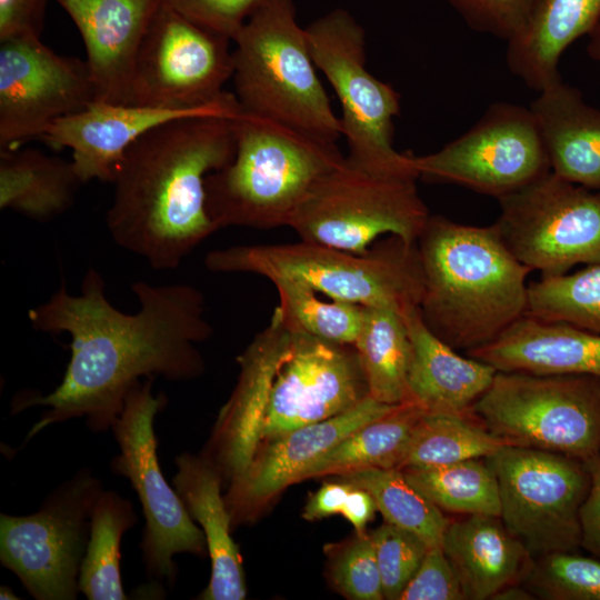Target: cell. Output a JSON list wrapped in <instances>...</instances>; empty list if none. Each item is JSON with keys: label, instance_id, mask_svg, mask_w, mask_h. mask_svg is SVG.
I'll return each mask as SVG.
<instances>
[{"label": "cell", "instance_id": "13", "mask_svg": "<svg viewBox=\"0 0 600 600\" xmlns=\"http://www.w3.org/2000/svg\"><path fill=\"white\" fill-rule=\"evenodd\" d=\"M499 200L493 223L518 261L542 277L600 264V193L552 171Z\"/></svg>", "mask_w": 600, "mask_h": 600}, {"label": "cell", "instance_id": "39", "mask_svg": "<svg viewBox=\"0 0 600 600\" xmlns=\"http://www.w3.org/2000/svg\"><path fill=\"white\" fill-rule=\"evenodd\" d=\"M331 576L336 588L354 600H381V574L370 534H358L337 557Z\"/></svg>", "mask_w": 600, "mask_h": 600}, {"label": "cell", "instance_id": "16", "mask_svg": "<svg viewBox=\"0 0 600 600\" xmlns=\"http://www.w3.org/2000/svg\"><path fill=\"white\" fill-rule=\"evenodd\" d=\"M96 101L86 60L56 53L33 33L0 40V149L40 139Z\"/></svg>", "mask_w": 600, "mask_h": 600}, {"label": "cell", "instance_id": "38", "mask_svg": "<svg viewBox=\"0 0 600 600\" xmlns=\"http://www.w3.org/2000/svg\"><path fill=\"white\" fill-rule=\"evenodd\" d=\"M370 536L381 574L383 598L399 600L430 547L417 534L388 522Z\"/></svg>", "mask_w": 600, "mask_h": 600}, {"label": "cell", "instance_id": "18", "mask_svg": "<svg viewBox=\"0 0 600 600\" xmlns=\"http://www.w3.org/2000/svg\"><path fill=\"white\" fill-rule=\"evenodd\" d=\"M241 107L229 93L221 102L196 110L94 102L86 110L56 121L40 138L56 149L69 148L82 183L112 182L126 150L141 136L168 121L202 114L237 117Z\"/></svg>", "mask_w": 600, "mask_h": 600}, {"label": "cell", "instance_id": "11", "mask_svg": "<svg viewBox=\"0 0 600 600\" xmlns=\"http://www.w3.org/2000/svg\"><path fill=\"white\" fill-rule=\"evenodd\" d=\"M103 491L90 469L62 482L27 516L0 514V562L37 600H76L90 537L91 516Z\"/></svg>", "mask_w": 600, "mask_h": 600}, {"label": "cell", "instance_id": "12", "mask_svg": "<svg viewBox=\"0 0 600 600\" xmlns=\"http://www.w3.org/2000/svg\"><path fill=\"white\" fill-rule=\"evenodd\" d=\"M500 494V518L533 556L581 548L580 510L591 476L586 461L507 446L486 458Z\"/></svg>", "mask_w": 600, "mask_h": 600}, {"label": "cell", "instance_id": "42", "mask_svg": "<svg viewBox=\"0 0 600 600\" xmlns=\"http://www.w3.org/2000/svg\"><path fill=\"white\" fill-rule=\"evenodd\" d=\"M399 600H466L457 573L441 546L428 549Z\"/></svg>", "mask_w": 600, "mask_h": 600}, {"label": "cell", "instance_id": "1", "mask_svg": "<svg viewBox=\"0 0 600 600\" xmlns=\"http://www.w3.org/2000/svg\"><path fill=\"white\" fill-rule=\"evenodd\" d=\"M104 287L101 274L90 268L80 294H70L61 283L48 301L29 310L33 329L70 334L71 357L52 392L19 393L13 399L11 413L36 406L49 408L24 443L44 428L74 418H86L92 431L104 432L141 378L186 381L202 373L197 344L210 338L212 328L200 290L187 283L136 281L131 289L140 308L124 313L109 302Z\"/></svg>", "mask_w": 600, "mask_h": 600}, {"label": "cell", "instance_id": "29", "mask_svg": "<svg viewBox=\"0 0 600 600\" xmlns=\"http://www.w3.org/2000/svg\"><path fill=\"white\" fill-rule=\"evenodd\" d=\"M426 412L412 400L397 404L346 437L309 467L299 481L364 468L399 469L414 428Z\"/></svg>", "mask_w": 600, "mask_h": 600}, {"label": "cell", "instance_id": "2", "mask_svg": "<svg viewBox=\"0 0 600 600\" xmlns=\"http://www.w3.org/2000/svg\"><path fill=\"white\" fill-rule=\"evenodd\" d=\"M234 118H178L151 129L126 150L114 170L106 216L119 247L152 269L172 270L218 230L207 211L204 183L233 159Z\"/></svg>", "mask_w": 600, "mask_h": 600}, {"label": "cell", "instance_id": "37", "mask_svg": "<svg viewBox=\"0 0 600 600\" xmlns=\"http://www.w3.org/2000/svg\"><path fill=\"white\" fill-rule=\"evenodd\" d=\"M522 583L536 599L600 600V560L577 551L537 556Z\"/></svg>", "mask_w": 600, "mask_h": 600}, {"label": "cell", "instance_id": "28", "mask_svg": "<svg viewBox=\"0 0 600 600\" xmlns=\"http://www.w3.org/2000/svg\"><path fill=\"white\" fill-rule=\"evenodd\" d=\"M82 184L72 161L36 149H0V208L37 221L66 212Z\"/></svg>", "mask_w": 600, "mask_h": 600}, {"label": "cell", "instance_id": "30", "mask_svg": "<svg viewBox=\"0 0 600 600\" xmlns=\"http://www.w3.org/2000/svg\"><path fill=\"white\" fill-rule=\"evenodd\" d=\"M353 347L371 398L386 404L408 400L412 346L401 313L388 308L363 307Z\"/></svg>", "mask_w": 600, "mask_h": 600}, {"label": "cell", "instance_id": "40", "mask_svg": "<svg viewBox=\"0 0 600 600\" xmlns=\"http://www.w3.org/2000/svg\"><path fill=\"white\" fill-rule=\"evenodd\" d=\"M467 22L507 42L527 23L540 0H449Z\"/></svg>", "mask_w": 600, "mask_h": 600}, {"label": "cell", "instance_id": "6", "mask_svg": "<svg viewBox=\"0 0 600 600\" xmlns=\"http://www.w3.org/2000/svg\"><path fill=\"white\" fill-rule=\"evenodd\" d=\"M232 41L234 96L242 110L337 142L340 121L317 74L293 0H261Z\"/></svg>", "mask_w": 600, "mask_h": 600}, {"label": "cell", "instance_id": "34", "mask_svg": "<svg viewBox=\"0 0 600 600\" xmlns=\"http://www.w3.org/2000/svg\"><path fill=\"white\" fill-rule=\"evenodd\" d=\"M338 478L369 491L386 522L417 534L430 548L441 546L450 520L407 481L400 469L364 468Z\"/></svg>", "mask_w": 600, "mask_h": 600}, {"label": "cell", "instance_id": "26", "mask_svg": "<svg viewBox=\"0 0 600 600\" xmlns=\"http://www.w3.org/2000/svg\"><path fill=\"white\" fill-rule=\"evenodd\" d=\"M529 109L541 131L551 171L600 191V109L562 80L539 91Z\"/></svg>", "mask_w": 600, "mask_h": 600}, {"label": "cell", "instance_id": "48", "mask_svg": "<svg viewBox=\"0 0 600 600\" xmlns=\"http://www.w3.org/2000/svg\"><path fill=\"white\" fill-rule=\"evenodd\" d=\"M587 52L591 59L600 61V22L590 33Z\"/></svg>", "mask_w": 600, "mask_h": 600}, {"label": "cell", "instance_id": "50", "mask_svg": "<svg viewBox=\"0 0 600 600\" xmlns=\"http://www.w3.org/2000/svg\"><path fill=\"white\" fill-rule=\"evenodd\" d=\"M599 193H600V191H599Z\"/></svg>", "mask_w": 600, "mask_h": 600}, {"label": "cell", "instance_id": "20", "mask_svg": "<svg viewBox=\"0 0 600 600\" xmlns=\"http://www.w3.org/2000/svg\"><path fill=\"white\" fill-rule=\"evenodd\" d=\"M290 341L291 331L273 311L269 324L238 358V382L218 417L216 453L208 459L221 477H240L259 450L270 390Z\"/></svg>", "mask_w": 600, "mask_h": 600}, {"label": "cell", "instance_id": "46", "mask_svg": "<svg viewBox=\"0 0 600 600\" xmlns=\"http://www.w3.org/2000/svg\"><path fill=\"white\" fill-rule=\"evenodd\" d=\"M377 510V503L370 492L352 484L340 514L353 526L358 534H362Z\"/></svg>", "mask_w": 600, "mask_h": 600}, {"label": "cell", "instance_id": "22", "mask_svg": "<svg viewBox=\"0 0 600 600\" xmlns=\"http://www.w3.org/2000/svg\"><path fill=\"white\" fill-rule=\"evenodd\" d=\"M466 354L497 371L600 378V334L528 314L492 342Z\"/></svg>", "mask_w": 600, "mask_h": 600}, {"label": "cell", "instance_id": "4", "mask_svg": "<svg viewBox=\"0 0 600 600\" xmlns=\"http://www.w3.org/2000/svg\"><path fill=\"white\" fill-rule=\"evenodd\" d=\"M236 152L206 178L207 211L217 229L288 227L313 186L344 160L336 142L319 140L241 108Z\"/></svg>", "mask_w": 600, "mask_h": 600}, {"label": "cell", "instance_id": "23", "mask_svg": "<svg viewBox=\"0 0 600 600\" xmlns=\"http://www.w3.org/2000/svg\"><path fill=\"white\" fill-rule=\"evenodd\" d=\"M402 316L412 346L408 400L419 403L427 412L470 413L497 370L483 361L459 354L438 338L424 323L420 307Z\"/></svg>", "mask_w": 600, "mask_h": 600}, {"label": "cell", "instance_id": "36", "mask_svg": "<svg viewBox=\"0 0 600 600\" xmlns=\"http://www.w3.org/2000/svg\"><path fill=\"white\" fill-rule=\"evenodd\" d=\"M278 293L274 312L290 330L339 343L353 344L363 307L339 300H323L311 287L293 280L272 282Z\"/></svg>", "mask_w": 600, "mask_h": 600}, {"label": "cell", "instance_id": "33", "mask_svg": "<svg viewBox=\"0 0 600 600\" xmlns=\"http://www.w3.org/2000/svg\"><path fill=\"white\" fill-rule=\"evenodd\" d=\"M507 446L513 444L487 430L472 411L426 412L414 428L399 469L487 458Z\"/></svg>", "mask_w": 600, "mask_h": 600}, {"label": "cell", "instance_id": "44", "mask_svg": "<svg viewBox=\"0 0 600 600\" xmlns=\"http://www.w3.org/2000/svg\"><path fill=\"white\" fill-rule=\"evenodd\" d=\"M586 462L591 484L580 510L581 548L600 559V453Z\"/></svg>", "mask_w": 600, "mask_h": 600}, {"label": "cell", "instance_id": "49", "mask_svg": "<svg viewBox=\"0 0 600 600\" xmlns=\"http://www.w3.org/2000/svg\"><path fill=\"white\" fill-rule=\"evenodd\" d=\"M0 599L7 600V599H19L13 590L8 586H1L0 588Z\"/></svg>", "mask_w": 600, "mask_h": 600}, {"label": "cell", "instance_id": "14", "mask_svg": "<svg viewBox=\"0 0 600 600\" xmlns=\"http://www.w3.org/2000/svg\"><path fill=\"white\" fill-rule=\"evenodd\" d=\"M418 178L452 183L500 199L551 171L529 108L492 103L467 132L440 150L412 156Z\"/></svg>", "mask_w": 600, "mask_h": 600}, {"label": "cell", "instance_id": "41", "mask_svg": "<svg viewBox=\"0 0 600 600\" xmlns=\"http://www.w3.org/2000/svg\"><path fill=\"white\" fill-rule=\"evenodd\" d=\"M191 22L231 41L261 0H162Z\"/></svg>", "mask_w": 600, "mask_h": 600}, {"label": "cell", "instance_id": "35", "mask_svg": "<svg viewBox=\"0 0 600 600\" xmlns=\"http://www.w3.org/2000/svg\"><path fill=\"white\" fill-rule=\"evenodd\" d=\"M526 314L600 334V264L529 284Z\"/></svg>", "mask_w": 600, "mask_h": 600}, {"label": "cell", "instance_id": "7", "mask_svg": "<svg viewBox=\"0 0 600 600\" xmlns=\"http://www.w3.org/2000/svg\"><path fill=\"white\" fill-rule=\"evenodd\" d=\"M414 173L372 170L344 160L327 172L293 213L301 240L356 253L382 237L417 242L429 217Z\"/></svg>", "mask_w": 600, "mask_h": 600}, {"label": "cell", "instance_id": "47", "mask_svg": "<svg viewBox=\"0 0 600 600\" xmlns=\"http://www.w3.org/2000/svg\"><path fill=\"white\" fill-rule=\"evenodd\" d=\"M531 591L522 583H512L499 590L491 600H532Z\"/></svg>", "mask_w": 600, "mask_h": 600}, {"label": "cell", "instance_id": "25", "mask_svg": "<svg viewBox=\"0 0 600 600\" xmlns=\"http://www.w3.org/2000/svg\"><path fill=\"white\" fill-rule=\"evenodd\" d=\"M176 466L172 484L189 516L200 523L211 560L210 581L198 599H244L242 559L230 536L231 516L221 496V474L202 454L181 453Z\"/></svg>", "mask_w": 600, "mask_h": 600}, {"label": "cell", "instance_id": "8", "mask_svg": "<svg viewBox=\"0 0 600 600\" xmlns=\"http://www.w3.org/2000/svg\"><path fill=\"white\" fill-rule=\"evenodd\" d=\"M472 412L513 446L588 461L600 453V378L497 371Z\"/></svg>", "mask_w": 600, "mask_h": 600}, {"label": "cell", "instance_id": "32", "mask_svg": "<svg viewBox=\"0 0 600 600\" xmlns=\"http://www.w3.org/2000/svg\"><path fill=\"white\" fill-rule=\"evenodd\" d=\"M400 470L413 488L442 511L500 517L499 486L486 458Z\"/></svg>", "mask_w": 600, "mask_h": 600}, {"label": "cell", "instance_id": "9", "mask_svg": "<svg viewBox=\"0 0 600 600\" xmlns=\"http://www.w3.org/2000/svg\"><path fill=\"white\" fill-rule=\"evenodd\" d=\"M304 30L313 62L341 106L339 121L348 143L347 160L372 170L418 176L413 154L393 148L400 96L368 71L362 27L348 11L334 9Z\"/></svg>", "mask_w": 600, "mask_h": 600}, {"label": "cell", "instance_id": "27", "mask_svg": "<svg viewBox=\"0 0 600 600\" xmlns=\"http://www.w3.org/2000/svg\"><path fill=\"white\" fill-rule=\"evenodd\" d=\"M600 22V0H540L524 27L508 41L511 72L537 91L561 80L567 48Z\"/></svg>", "mask_w": 600, "mask_h": 600}, {"label": "cell", "instance_id": "3", "mask_svg": "<svg viewBox=\"0 0 600 600\" xmlns=\"http://www.w3.org/2000/svg\"><path fill=\"white\" fill-rule=\"evenodd\" d=\"M417 244L424 276L422 319L454 350L486 346L526 316L532 270L510 252L494 224L430 214Z\"/></svg>", "mask_w": 600, "mask_h": 600}, {"label": "cell", "instance_id": "19", "mask_svg": "<svg viewBox=\"0 0 600 600\" xmlns=\"http://www.w3.org/2000/svg\"><path fill=\"white\" fill-rule=\"evenodd\" d=\"M397 404L381 403L370 396L336 417L296 428L264 442L247 470L231 481L224 498L231 516L246 517L291 483L323 454L363 424L376 420Z\"/></svg>", "mask_w": 600, "mask_h": 600}, {"label": "cell", "instance_id": "17", "mask_svg": "<svg viewBox=\"0 0 600 600\" xmlns=\"http://www.w3.org/2000/svg\"><path fill=\"white\" fill-rule=\"evenodd\" d=\"M290 331L288 353L270 390L260 447L296 428L346 412L369 397L353 344Z\"/></svg>", "mask_w": 600, "mask_h": 600}, {"label": "cell", "instance_id": "24", "mask_svg": "<svg viewBox=\"0 0 600 600\" xmlns=\"http://www.w3.org/2000/svg\"><path fill=\"white\" fill-rule=\"evenodd\" d=\"M441 548L466 600H491L502 588L522 582L533 560L497 516L463 514L450 520Z\"/></svg>", "mask_w": 600, "mask_h": 600}, {"label": "cell", "instance_id": "31", "mask_svg": "<svg viewBox=\"0 0 600 600\" xmlns=\"http://www.w3.org/2000/svg\"><path fill=\"white\" fill-rule=\"evenodd\" d=\"M138 518L130 500L112 490L98 497L90 537L79 574V589L89 600H124L121 540Z\"/></svg>", "mask_w": 600, "mask_h": 600}, {"label": "cell", "instance_id": "15", "mask_svg": "<svg viewBox=\"0 0 600 600\" xmlns=\"http://www.w3.org/2000/svg\"><path fill=\"white\" fill-rule=\"evenodd\" d=\"M230 41L162 2L139 48L128 104L196 110L221 102L233 73Z\"/></svg>", "mask_w": 600, "mask_h": 600}, {"label": "cell", "instance_id": "5", "mask_svg": "<svg viewBox=\"0 0 600 600\" xmlns=\"http://www.w3.org/2000/svg\"><path fill=\"white\" fill-rule=\"evenodd\" d=\"M213 272H241L270 280H293L329 299L379 307L404 314L420 307L424 276L417 242L387 236L356 253L301 240L281 244H242L206 256Z\"/></svg>", "mask_w": 600, "mask_h": 600}, {"label": "cell", "instance_id": "10", "mask_svg": "<svg viewBox=\"0 0 600 600\" xmlns=\"http://www.w3.org/2000/svg\"><path fill=\"white\" fill-rule=\"evenodd\" d=\"M153 380L148 377L132 386L110 428L120 451L111 459L110 469L127 478L139 497L146 520L140 548L148 578L173 587L178 572L174 556L204 557L208 548L202 529L194 524L159 466L153 422L167 398L153 394Z\"/></svg>", "mask_w": 600, "mask_h": 600}, {"label": "cell", "instance_id": "43", "mask_svg": "<svg viewBox=\"0 0 600 600\" xmlns=\"http://www.w3.org/2000/svg\"><path fill=\"white\" fill-rule=\"evenodd\" d=\"M47 0H0V40L40 36Z\"/></svg>", "mask_w": 600, "mask_h": 600}, {"label": "cell", "instance_id": "45", "mask_svg": "<svg viewBox=\"0 0 600 600\" xmlns=\"http://www.w3.org/2000/svg\"><path fill=\"white\" fill-rule=\"evenodd\" d=\"M352 483L337 479L324 482L307 502L302 517L307 520H317L340 513Z\"/></svg>", "mask_w": 600, "mask_h": 600}, {"label": "cell", "instance_id": "21", "mask_svg": "<svg viewBox=\"0 0 600 600\" xmlns=\"http://www.w3.org/2000/svg\"><path fill=\"white\" fill-rule=\"evenodd\" d=\"M77 26L96 102L128 104L134 61L162 0H56Z\"/></svg>", "mask_w": 600, "mask_h": 600}]
</instances>
